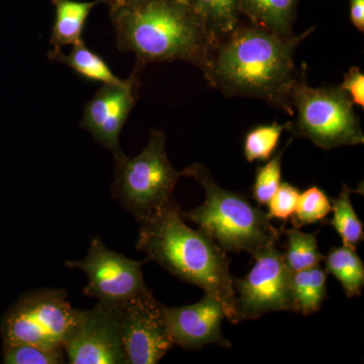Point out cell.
<instances>
[{
	"label": "cell",
	"mask_w": 364,
	"mask_h": 364,
	"mask_svg": "<svg viewBox=\"0 0 364 364\" xmlns=\"http://www.w3.org/2000/svg\"><path fill=\"white\" fill-rule=\"evenodd\" d=\"M67 298L65 289H38L21 296L4 320V342L65 349L85 313Z\"/></svg>",
	"instance_id": "7"
},
{
	"label": "cell",
	"mask_w": 364,
	"mask_h": 364,
	"mask_svg": "<svg viewBox=\"0 0 364 364\" xmlns=\"http://www.w3.org/2000/svg\"><path fill=\"white\" fill-rule=\"evenodd\" d=\"M352 189L343 184L341 193L331 198L333 217L328 223L341 237L343 245L356 249L363 241V224L356 215L351 202Z\"/></svg>",
	"instance_id": "21"
},
{
	"label": "cell",
	"mask_w": 364,
	"mask_h": 364,
	"mask_svg": "<svg viewBox=\"0 0 364 364\" xmlns=\"http://www.w3.org/2000/svg\"><path fill=\"white\" fill-rule=\"evenodd\" d=\"M340 88L350 97L353 104L364 107V74L358 66L351 67L345 73L343 82Z\"/></svg>",
	"instance_id": "27"
},
{
	"label": "cell",
	"mask_w": 364,
	"mask_h": 364,
	"mask_svg": "<svg viewBox=\"0 0 364 364\" xmlns=\"http://www.w3.org/2000/svg\"><path fill=\"white\" fill-rule=\"evenodd\" d=\"M49 58L68 66L76 74L87 80L100 82L102 85H119L124 81V79L117 77L105 59L86 47L85 43L72 46L68 54H65L62 49H53L49 53Z\"/></svg>",
	"instance_id": "16"
},
{
	"label": "cell",
	"mask_w": 364,
	"mask_h": 364,
	"mask_svg": "<svg viewBox=\"0 0 364 364\" xmlns=\"http://www.w3.org/2000/svg\"><path fill=\"white\" fill-rule=\"evenodd\" d=\"M291 140L289 143L291 142ZM287 144L284 149L277 152L269 161L256 170L255 181L252 186V196L259 205H267L282 183V159L284 151L289 147Z\"/></svg>",
	"instance_id": "25"
},
{
	"label": "cell",
	"mask_w": 364,
	"mask_h": 364,
	"mask_svg": "<svg viewBox=\"0 0 364 364\" xmlns=\"http://www.w3.org/2000/svg\"><path fill=\"white\" fill-rule=\"evenodd\" d=\"M299 0H239V11L249 23L277 35H294Z\"/></svg>",
	"instance_id": "14"
},
{
	"label": "cell",
	"mask_w": 364,
	"mask_h": 364,
	"mask_svg": "<svg viewBox=\"0 0 364 364\" xmlns=\"http://www.w3.org/2000/svg\"><path fill=\"white\" fill-rule=\"evenodd\" d=\"M65 352L71 364H127L121 337V304L98 303L85 310Z\"/></svg>",
	"instance_id": "11"
},
{
	"label": "cell",
	"mask_w": 364,
	"mask_h": 364,
	"mask_svg": "<svg viewBox=\"0 0 364 364\" xmlns=\"http://www.w3.org/2000/svg\"><path fill=\"white\" fill-rule=\"evenodd\" d=\"M138 68L123 83L102 85L83 109L81 128L114 156L122 152L119 135L138 98Z\"/></svg>",
	"instance_id": "12"
},
{
	"label": "cell",
	"mask_w": 364,
	"mask_h": 364,
	"mask_svg": "<svg viewBox=\"0 0 364 364\" xmlns=\"http://www.w3.org/2000/svg\"><path fill=\"white\" fill-rule=\"evenodd\" d=\"M112 20L117 49L135 55L140 67L184 61L202 69L220 40L178 0L112 7Z\"/></svg>",
	"instance_id": "3"
},
{
	"label": "cell",
	"mask_w": 364,
	"mask_h": 364,
	"mask_svg": "<svg viewBox=\"0 0 364 364\" xmlns=\"http://www.w3.org/2000/svg\"><path fill=\"white\" fill-rule=\"evenodd\" d=\"M178 1L183 2V4H186V0H178ZM188 6V4H186Z\"/></svg>",
	"instance_id": "30"
},
{
	"label": "cell",
	"mask_w": 364,
	"mask_h": 364,
	"mask_svg": "<svg viewBox=\"0 0 364 364\" xmlns=\"http://www.w3.org/2000/svg\"><path fill=\"white\" fill-rule=\"evenodd\" d=\"M104 0L75 1V0H53L55 6V21L52 28L53 49H62L64 46H76L85 43L83 32L85 23L93 7Z\"/></svg>",
	"instance_id": "15"
},
{
	"label": "cell",
	"mask_w": 364,
	"mask_h": 364,
	"mask_svg": "<svg viewBox=\"0 0 364 364\" xmlns=\"http://www.w3.org/2000/svg\"><path fill=\"white\" fill-rule=\"evenodd\" d=\"M4 359L7 364H61L65 363V349L4 342Z\"/></svg>",
	"instance_id": "24"
},
{
	"label": "cell",
	"mask_w": 364,
	"mask_h": 364,
	"mask_svg": "<svg viewBox=\"0 0 364 364\" xmlns=\"http://www.w3.org/2000/svg\"><path fill=\"white\" fill-rule=\"evenodd\" d=\"M299 188L289 182H282L277 193L267 203L270 219L282 220L286 223L296 210L299 198Z\"/></svg>",
	"instance_id": "26"
},
{
	"label": "cell",
	"mask_w": 364,
	"mask_h": 364,
	"mask_svg": "<svg viewBox=\"0 0 364 364\" xmlns=\"http://www.w3.org/2000/svg\"><path fill=\"white\" fill-rule=\"evenodd\" d=\"M349 13L353 26L364 33V0H349Z\"/></svg>",
	"instance_id": "28"
},
{
	"label": "cell",
	"mask_w": 364,
	"mask_h": 364,
	"mask_svg": "<svg viewBox=\"0 0 364 364\" xmlns=\"http://www.w3.org/2000/svg\"><path fill=\"white\" fill-rule=\"evenodd\" d=\"M318 231L314 233H304L298 228H282V233L287 237L286 250L284 251V260L291 272L318 267L324 261L325 256L318 250Z\"/></svg>",
	"instance_id": "20"
},
{
	"label": "cell",
	"mask_w": 364,
	"mask_h": 364,
	"mask_svg": "<svg viewBox=\"0 0 364 364\" xmlns=\"http://www.w3.org/2000/svg\"><path fill=\"white\" fill-rule=\"evenodd\" d=\"M326 282L327 273L320 265L293 273L291 289L296 313L308 316L320 310L328 296Z\"/></svg>",
	"instance_id": "19"
},
{
	"label": "cell",
	"mask_w": 364,
	"mask_h": 364,
	"mask_svg": "<svg viewBox=\"0 0 364 364\" xmlns=\"http://www.w3.org/2000/svg\"><path fill=\"white\" fill-rule=\"evenodd\" d=\"M186 4L218 39L241 23L239 0H186Z\"/></svg>",
	"instance_id": "18"
},
{
	"label": "cell",
	"mask_w": 364,
	"mask_h": 364,
	"mask_svg": "<svg viewBox=\"0 0 364 364\" xmlns=\"http://www.w3.org/2000/svg\"><path fill=\"white\" fill-rule=\"evenodd\" d=\"M111 2L112 7L134 6V4H142L146 0H109Z\"/></svg>",
	"instance_id": "29"
},
{
	"label": "cell",
	"mask_w": 364,
	"mask_h": 364,
	"mask_svg": "<svg viewBox=\"0 0 364 364\" xmlns=\"http://www.w3.org/2000/svg\"><path fill=\"white\" fill-rule=\"evenodd\" d=\"M272 244L253 256L255 264L243 279H234L239 322L256 320L265 314L296 312L291 275L284 251Z\"/></svg>",
	"instance_id": "8"
},
{
	"label": "cell",
	"mask_w": 364,
	"mask_h": 364,
	"mask_svg": "<svg viewBox=\"0 0 364 364\" xmlns=\"http://www.w3.org/2000/svg\"><path fill=\"white\" fill-rule=\"evenodd\" d=\"M170 337L176 346L198 350L210 344L231 347L223 336V321L226 318L220 301L210 294L193 305L165 308Z\"/></svg>",
	"instance_id": "13"
},
{
	"label": "cell",
	"mask_w": 364,
	"mask_h": 364,
	"mask_svg": "<svg viewBox=\"0 0 364 364\" xmlns=\"http://www.w3.org/2000/svg\"><path fill=\"white\" fill-rule=\"evenodd\" d=\"M325 272L336 277L348 298L361 296L364 286V265L356 249L334 247L324 258Z\"/></svg>",
	"instance_id": "17"
},
{
	"label": "cell",
	"mask_w": 364,
	"mask_h": 364,
	"mask_svg": "<svg viewBox=\"0 0 364 364\" xmlns=\"http://www.w3.org/2000/svg\"><path fill=\"white\" fill-rule=\"evenodd\" d=\"M165 308L150 289L121 304V337L127 364L158 363L174 346Z\"/></svg>",
	"instance_id": "10"
},
{
	"label": "cell",
	"mask_w": 364,
	"mask_h": 364,
	"mask_svg": "<svg viewBox=\"0 0 364 364\" xmlns=\"http://www.w3.org/2000/svg\"><path fill=\"white\" fill-rule=\"evenodd\" d=\"M314 30L284 37L240 23L218 41L203 66V75L226 97L257 98L294 116L291 92L301 75L294 54Z\"/></svg>",
	"instance_id": "1"
},
{
	"label": "cell",
	"mask_w": 364,
	"mask_h": 364,
	"mask_svg": "<svg viewBox=\"0 0 364 364\" xmlns=\"http://www.w3.org/2000/svg\"><path fill=\"white\" fill-rule=\"evenodd\" d=\"M306 67L291 92L296 119L289 122L291 139L305 138L324 150L342 146L363 145L364 134L353 102L337 87H312Z\"/></svg>",
	"instance_id": "6"
},
{
	"label": "cell",
	"mask_w": 364,
	"mask_h": 364,
	"mask_svg": "<svg viewBox=\"0 0 364 364\" xmlns=\"http://www.w3.org/2000/svg\"><path fill=\"white\" fill-rule=\"evenodd\" d=\"M114 157V200L142 222L172 200L181 172L177 171L166 152V135L151 131L145 149L135 157L123 152Z\"/></svg>",
	"instance_id": "5"
},
{
	"label": "cell",
	"mask_w": 364,
	"mask_h": 364,
	"mask_svg": "<svg viewBox=\"0 0 364 364\" xmlns=\"http://www.w3.org/2000/svg\"><path fill=\"white\" fill-rule=\"evenodd\" d=\"M289 122L279 124L274 122L262 124L249 131L244 139V155L249 162L267 161L272 158L279 146L280 136L289 130Z\"/></svg>",
	"instance_id": "22"
},
{
	"label": "cell",
	"mask_w": 364,
	"mask_h": 364,
	"mask_svg": "<svg viewBox=\"0 0 364 364\" xmlns=\"http://www.w3.org/2000/svg\"><path fill=\"white\" fill-rule=\"evenodd\" d=\"M181 172L200 183L205 195L200 207L181 210L182 219L195 223L226 252L244 251L253 257L267 246L279 244L284 227H273L267 213L246 196L221 188L207 167L196 163Z\"/></svg>",
	"instance_id": "4"
},
{
	"label": "cell",
	"mask_w": 364,
	"mask_h": 364,
	"mask_svg": "<svg viewBox=\"0 0 364 364\" xmlns=\"http://www.w3.org/2000/svg\"><path fill=\"white\" fill-rule=\"evenodd\" d=\"M332 212L331 200L322 189L312 186L299 195L296 210L291 217L294 228L309 226L325 221Z\"/></svg>",
	"instance_id": "23"
},
{
	"label": "cell",
	"mask_w": 364,
	"mask_h": 364,
	"mask_svg": "<svg viewBox=\"0 0 364 364\" xmlns=\"http://www.w3.org/2000/svg\"><path fill=\"white\" fill-rule=\"evenodd\" d=\"M139 224L136 250L177 279L214 296L221 304L227 320L239 323L234 279L226 251L200 229L188 227L173 198Z\"/></svg>",
	"instance_id": "2"
},
{
	"label": "cell",
	"mask_w": 364,
	"mask_h": 364,
	"mask_svg": "<svg viewBox=\"0 0 364 364\" xmlns=\"http://www.w3.org/2000/svg\"><path fill=\"white\" fill-rule=\"evenodd\" d=\"M145 261L131 259L107 247L100 238H93L85 257L66 261L65 267L87 275L88 284L83 289L86 296L116 305L149 289L143 277Z\"/></svg>",
	"instance_id": "9"
}]
</instances>
